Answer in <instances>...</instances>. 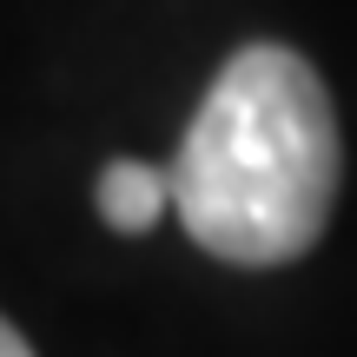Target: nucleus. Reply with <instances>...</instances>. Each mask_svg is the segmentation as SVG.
I'll list each match as a JSON object with an SVG mask.
<instances>
[{"label":"nucleus","instance_id":"f257e3e1","mask_svg":"<svg viewBox=\"0 0 357 357\" xmlns=\"http://www.w3.org/2000/svg\"><path fill=\"white\" fill-rule=\"evenodd\" d=\"M337 113L291 47H238L172 153V212L225 265H291L337 205Z\"/></svg>","mask_w":357,"mask_h":357},{"label":"nucleus","instance_id":"f03ea898","mask_svg":"<svg viewBox=\"0 0 357 357\" xmlns=\"http://www.w3.org/2000/svg\"><path fill=\"white\" fill-rule=\"evenodd\" d=\"M100 218L113 231H153L159 218H166L172 205V178L159 166H139V159H113V166L100 172Z\"/></svg>","mask_w":357,"mask_h":357},{"label":"nucleus","instance_id":"7ed1b4c3","mask_svg":"<svg viewBox=\"0 0 357 357\" xmlns=\"http://www.w3.org/2000/svg\"><path fill=\"white\" fill-rule=\"evenodd\" d=\"M0 357H33V344H26V337L13 331L7 318H0Z\"/></svg>","mask_w":357,"mask_h":357}]
</instances>
